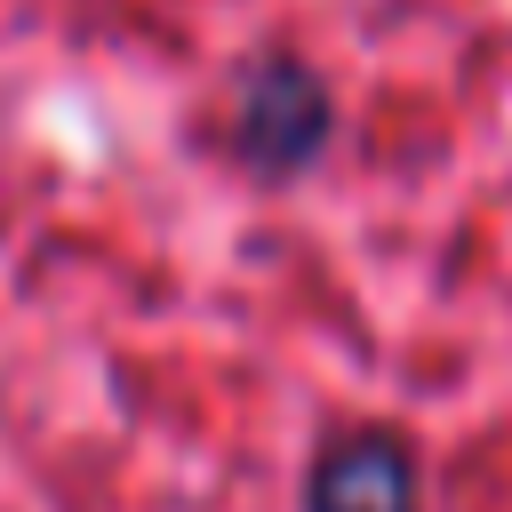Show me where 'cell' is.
I'll use <instances>...</instances> for the list:
<instances>
[{"instance_id": "6da1fadb", "label": "cell", "mask_w": 512, "mask_h": 512, "mask_svg": "<svg viewBox=\"0 0 512 512\" xmlns=\"http://www.w3.org/2000/svg\"><path fill=\"white\" fill-rule=\"evenodd\" d=\"M328 128H336V104H328V80L304 64V56H256L232 88V152L288 184L304 176L320 152H328Z\"/></svg>"}, {"instance_id": "7a4b0ae2", "label": "cell", "mask_w": 512, "mask_h": 512, "mask_svg": "<svg viewBox=\"0 0 512 512\" xmlns=\"http://www.w3.org/2000/svg\"><path fill=\"white\" fill-rule=\"evenodd\" d=\"M304 512H416V456L384 424L336 432L304 464Z\"/></svg>"}]
</instances>
